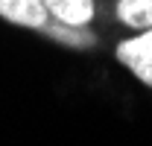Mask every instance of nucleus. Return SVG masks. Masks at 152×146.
Segmentation results:
<instances>
[{
    "mask_svg": "<svg viewBox=\"0 0 152 146\" xmlns=\"http://www.w3.org/2000/svg\"><path fill=\"white\" fill-rule=\"evenodd\" d=\"M117 58L134 79L152 88V26L117 47Z\"/></svg>",
    "mask_w": 152,
    "mask_h": 146,
    "instance_id": "f257e3e1",
    "label": "nucleus"
},
{
    "mask_svg": "<svg viewBox=\"0 0 152 146\" xmlns=\"http://www.w3.org/2000/svg\"><path fill=\"white\" fill-rule=\"evenodd\" d=\"M0 18L26 29H38V32H47L53 23L41 0H0Z\"/></svg>",
    "mask_w": 152,
    "mask_h": 146,
    "instance_id": "f03ea898",
    "label": "nucleus"
},
{
    "mask_svg": "<svg viewBox=\"0 0 152 146\" xmlns=\"http://www.w3.org/2000/svg\"><path fill=\"white\" fill-rule=\"evenodd\" d=\"M47 15L64 26H88L94 18V0H41Z\"/></svg>",
    "mask_w": 152,
    "mask_h": 146,
    "instance_id": "7ed1b4c3",
    "label": "nucleus"
},
{
    "mask_svg": "<svg viewBox=\"0 0 152 146\" xmlns=\"http://www.w3.org/2000/svg\"><path fill=\"white\" fill-rule=\"evenodd\" d=\"M117 15L132 29H149L152 26V0H117Z\"/></svg>",
    "mask_w": 152,
    "mask_h": 146,
    "instance_id": "20e7f679",
    "label": "nucleus"
}]
</instances>
